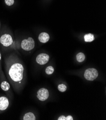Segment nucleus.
<instances>
[{"label":"nucleus","mask_w":106,"mask_h":120,"mask_svg":"<svg viewBox=\"0 0 106 120\" xmlns=\"http://www.w3.org/2000/svg\"><path fill=\"white\" fill-rule=\"evenodd\" d=\"M5 67L8 81L17 92L24 87L26 79V70L19 57L14 54L5 59Z\"/></svg>","instance_id":"f257e3e1"},{"label":"nucleus","mask_w":106,"mask_h":120,"mask_svg":"<svg viewBox=\"0 0 106 120\" xmlns=\"http://www.w3.org/2000/svg\"><path fill=\"white\" fill-rule=\"evenodd\" d=\"M21 49L24 51H30L32 50L35 47V41L32 38H28L23 39L21 45Z\"/></svg>","instance_id":"f03ea898"},{"label":"nucleus","mask_w":106,"mask_h":120,"mask_svg":"<svg viewBox=\"0 0 106 120\" xmlns=\"http://www.w3.org/2000/svg\"><path fill=\"white\" fill-rule=\"evenodd\" d=\"M98 71L94 68H89L87 69L84 73V78L88 81L94 80L98 78Z\"/></svg>","instance_id":"7ed1b4c3"},{"label":"nucleus","mask_w":106,"mask_h":120,"mask_svg":"<svg viewBox=\"0 0 106 120\" xmlns=\"http://www.w3.org/2000/svg\"><path fill=\"white\" fill-rule=\"evenodd\" d=\"M0 44L4 47L11 46L14 44V39L12 36L7 33L2 34L0 37Z\"/></svg>","instance_id":"20e7f679"},{"label":"nucleus","mask_w":106,"mask_h":120,"mask_svg":"<svg viewBox=\"0 0 106 120\" xmlns=\"http://www.w3.org/2000/svg\"><path fill=\"white\" fill-rule=\"evenodd\" d=\"M50 96L49 91L46 88H41L37 93V97L41 101H44L48 100Z\"/></svg>","instance_id":"39448f33"},{"label":"nucleus","mask_w":106,"mask_h":120,"mask_svg":"<svg viewBox=\"0 0 106 120\" xmlns=\"http://www.w3.org/2000/svg\"><path fill=\"white\" fill-rule=\"evenodd\" d=\"M50 56L46 53H41L39 54L36 58V62L40 65H44L46 64L49 61Z\"/></svg>","instance_id":"423d86ee"},{"label":"nucleus","mask_w":106,"mask_h":120,"mask_svg":"<svg viewBox=\"0 0 106 120\" xmlns=\"http://www.w3.org/2000/svg\"><path fill=\"white\" fill-rule=\"evenodd\" d=\"M9 105L10 101L7 97L3 96H0V113L7 109Z\"/></svg>","instance_id":"0eeeda50"},{"label":"nucleus","mask_w":106,"mask_h":120,"mask_svg":"<svg viewBox=\"0 0 106 120\" xmlns=\"http://www.w3.org/2000/svg\"><path fill=\"white\" fill-rule=\"evenodd\" d=\"M38 39L40 42L42 43H46L48 42L50 40V35L47 33L42 32L39 34Z\"/></svg>","instance_id":"6e6552de"},{"label":"nucleus","mask_w":106,"mask_h":120,"mask_svg":"<svg viewBox=\"0 0 106 120\" xmlns=\"http://www.w3.org/2000/svg\"><path fill=\"white\" fill-rule=\"evenodd\" d=\"M0 82H1L0 85H1V88L2 90L8 94V92H10V83L6 79H4Z\"/></svg>","instance_id":"1a4fd4ad"},{"label":"nucleus","mask_w":106,"mask_h":120,"mask_svg":"<svg viewBox=\"0 0 106 120\" xmlns=\"http://www.w3.org/2000/svg\"><path fill=\"white\" fill-rule=\"evenodd\" d=\"M23 120H36V116L32 112H28L26 113L22 117Z\"/></svg>","instance_id":"9d476101"},{"label":"nucleus","mask_w":106,"mask_h":120,"mask_svg":"<svg viewBox=\"0 0 106 120\" xmlns=\"http://www.w3.org/2000/svg\"><path fill=\"white\" fill-rule=\"evenodd\" d=\"M84 41L86 42H91L95 39V37L92 34H88L84 35Z\"/></svg>","instance_id":"9b49d317"},{"label":"nucleus","mask_w":106,"mask_h":120,"mask_svg":"<svg viewBox=\"0 0 106 120\" xmlns=\"http://www.w3.org/2000/svg\"><path fill=\"white\" fill-rule=\"evenodd\" d=\"M85 59V55L84 53H79L77 55H76V60L77 61L81 63L83 62Z\"/></svg>","instance_id":"f8f14e48"},{"label":"nucleus","mask_w":106,"mask_h":120,"mask_svg":"<svg viewBox=\"0 0 106 120\" xmlns=\"http://www.w3.org/2000/svg\"><path fill=\"white\" fill-rule=\"evenodd\" d=\"M54 68L51 66H49L48 67H47L45 69V72L47 75H48L52 74L54 73Z\"/></svg>","instance_id":"ddd939ff"},{"label":"nucleus","mask_w":106,"mask_h":120,"mask_svg":"<svg viewBox=\"0 0 106 120\" xmlns=\"http://www.w3.org/2000/svg\"><path fill=\"white\" fill-rule=\"evenodd\" d=\"M58 89L60 92H64L67 90V86L64 84H60L58 86Z\"/></svg>","instance_id":"4468645a"},{"label":"nucleus","mask_w":106,"mask_h":120,"mask_svg":"<svg viewBox=\"0 0 106 120\" xmlns=\"http://www.w3.org/2000/svg\"><path fill=\"white\" fill-rule=\"evenodd\" d=\"M5 3L8 6H12L14 3V0H4Z\"/></svg>","instance_id":"2eb2a0df"},{"label":"nucleus","mask_w":106,"mask_h":120,"mask_svg":"<svg viewBox=\"0 0 106 120\" xmlns=\"http://www.w3.org/2000/svg\"><path fill=\"white\" fill-rule=\"evenodd\" d=\"M66 120H73V117L72 115H68L66 117Z\"/></svg>","instance_id":"dca6fc26"},{"label":"nucleus","mask_w":106,"mask_h":120,"mask_svg":"<svg viewBox=\"0 0 106 120\" xmlns=\"http://www.w3.org/2000/svg\"><path fill=\"white\" fill-rule=\"evenodd\" d=\"M58 120H66V116L64 115H61L58 118Z\"/></svg>","instance_id":"f3484780"},{"label":"nucleus","mask_w":106,"mask_h":120,"mask_svg":"<svg viewBox=\"0 0 106 120\" xmlns=\"http://www.w3.org/2000/svg\"><path fill=\"white\" fill-rule=\"evenodd\" d=\"M0 27H1V23H0Z\"/></svg>","instance_id":"a211bd4d"}]
</instances>
